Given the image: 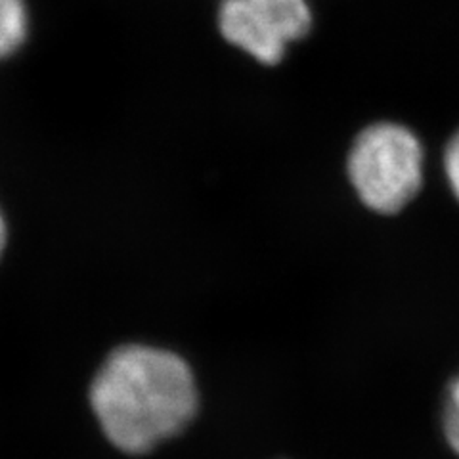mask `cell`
<instances>
[{"label": "cell", "instance_id": "7", "mask_svg": "<svg viewBox=\"0 0 459 459\" xmlns=\"http://www.w3.org/2000/svg\"><path fill=\"white\" fill-rule=\"evenodd\" d=\"M6 238H8V228H6L4 214H3V211H0V256H3V253H4Z\"/></svg>", "mask_w": 459, "mask_h": 459}, {"label": "cell", "instance_id": "5", "mask_svg": "<svg viewBox=\"0 0 459 459\" xmlns=\"http://www.w3.org/2000/svg\"><path fill=\"white\" fill-rule=\"evenodd\" d=\"M444 170L454 195L459 201V131L450 138L446 150H444Z\"/></svg>", "mask_w": 459, "mask_h": 459}, {"label": "cell", "instance_id": "2", "mask_svg": "<svg viewBox=\"0 0 459 459\" xmlns=\"http://www.w3.org/2000/svg\"><path fill=\"white\" fill-rule=\"evenodd\" d=\"M347 170L366 207L393 214L404 209L421 188L423 146L404 125H369L352 143Z\"/></svg>", "mask_w": 459, "mask_h": 459}, {"label": "cell", "instance_id": "6", "mask_svg": "<svg viewBox=\"0 0 459 459\" xmlns=\"http://www.w3.org/2000/svg\"><path fill=\"white\" fill-rule=\"evenodd\" d=\"M444 435L452 450L459 455V406L452 402H446L444 406Z\"/></svg>", "mask_w": 459, "mask_h": 459}, {"label": "cell", "instance_id": "4", "mask_svg": "<svg viewBox=\"0 0 459 459\" xmlns=\"http://www.w3.org/2000/svg\"><path fill=\"white\" fill-rule=\"evenodd\" d=\"M29 37L25 0H0V62L16 54Z\"/></svg>", "mask_w": 459, "mask_h": 459}, {"label": "cell", "instance_id": "8", "mask_svg": "<svg viewBox=\"0 0 459 459\" xmlns=\"http://www.w3.org/2000/svg\"><path fill=\"white\" fill-rule=\"evenodd\" d=\"M446 402H452V404H457V406H459V376L450 383L448 400H446Z\"/></svg>", "mask_w": 459, "mask_h": 459}, {"label": "cell", "instance_id": "1", "mask_svg": "<svg viewBox=\"0 0 459 459\" xmlns=\"http://www.w3.org/2000/svg\"><path fill=\"white\" fill-rule=\"evenodd\" d=\"M91 404L113 446L140 455L192 423L199 393L190 366L178 354L125 344L96 373Z\"/></svg>", "mask_w": 459, "mask_h": 459}, {"label": "cell", "instance_id": "3", "mask_svg": "<svg viewBox=\"0 0 459 459\" xmlns=\"http://www.w3.org/2000/svg\"><path fill=\"white\" fill-rule=\"evenodd\" d=\"M310 25L307 0H222L219 6L222 37L266 65L280 64L287 47L307 37Z\"/></svg>", "mask_w": 459, "mask_h": 459}]
</instances>
